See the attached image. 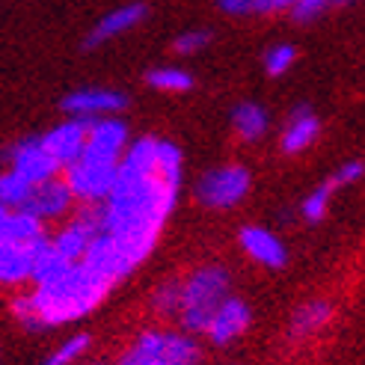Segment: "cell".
Returning <instances> with one entry per match:
<instances>
[{
    "mask_svg": "<svg viewBox=\"0 0 365 365\" xmlns=\"http://www.w3.org/2000/svg\"><path fill=\"white\" fill-rule=\"evenodd\" d=\"M267 125H270V116L262 104L255 101H241L238 107L232 110V128L244 143H255L267 134Z\"/></svg>",
    "mask_w": 365,
    "mask_h": 365,
    "instance_id": "cell-19",
    "label": "cell"
},
{
    "mask_svg": "<svg viewBox=\"0 0 365 365\" xmlns=\"http://www.w3.org/2000/svg\"><path fill=\"white\" fill-rule=\"evenodd\" d=\"M362 175H365V163L362 160H348L327 178V185H330L333 190H339V187H348V185H354V181H359Z\"/></svg>",
    "mask_w": 365,
    "mask_h": 365,
    "instance_id": "cell-29",
    "label": "cell"
},
{
    "mask_svg": "<svg viewBox=\"0 0 365 365\" xmlns=\"http://www.w3.org/2000/svg\"><path fill=\"white\" fill-rule=\"evenodd\" d=\"M110 282L83 262H71L60 277H53L42 285H33L30 291V306H33V321L36 333L48 330V327L71 324L78 318H86L93 309L104 303L110 294Z\"/></svg>",
    "mask_w": 365,
    "mask_h": 365,
    "instance_id": "cell-2",
    "label": "cell"
},
{
    "mask_svg": "<svg viewBox=\"0 0 365 365\" xmlns=\"http://www.w3.org/2000/svg\"><path fill=\"white\" fill-rule=\"evenodd\" d=\"M89 122H93V119H71L68 116L57 128H51L48 134H42L45 152L60 163V170L71 167V163L81 158L83 145H86V134H89Z\"/></svg>",
    "mask_w": 365,
    "mask_h": 365,
    "instance_id": "cell-12",
    "label": "cell"
},
{
    "mask_svg": "<svg viewBox=\"0 0 365 365\" xmlns=\"http://www.w3.org/2000/svg\"><path fill=\"white\" fill-rule=\"evenodd\" d=\"M333 321V306L330 300H306L294 309V315L288 321V336L294 341H303V339H312L318 336L327 324Z\"/></svg>",
    "mask_w": 365,
    "mask_h": 365,
    "instance_id": "cell-18",
    "label": "cell"
},
{
    "mask_svg": "<svg viewBox=\"0 0 365 365\" xmlns=\"http://www.w3.org/2000/svg\"><path fill=\"white\" fill-rule=\"evenodd\" d=\"M333 193H336V190H333L330 185H327V181H324V185H318L312 193H309V196L303 199L300 214L306 217L309 223H321L324 217H327V208H330V196H333Z\"/></svg>",
    "mask_w": 365,
    "mask_h": 365,
    "instance_id": "cell-25",
    "label": "cell"
},
{
    "mask_svg": "<svg viewBox=\"0 0 365 365\" xmlns=\"http://www.w3.org/2000/svg\"><path fill=\"white\" fill-rule=\"evenodd\" d=\"M318 134H321V122H318V116L309 110L306 104H300V107H294V110H291V116H288V122H285V131H282L279 145H282V152H285V155H300V152H306L309 145L318 140Z\"/></svg>",
    "mask_w": 365,
    "mask_h": 365,
    "instance_id": "cell-17",
    "label": "cell"
},
{
    "mask_svg": "<svg viewBox=\"0 0 365 365\" xmlns=\"http://www.w3.org/2000/svg\"><path fill=\"white\" fill-rule=\"evenodd\" d=\"M252 4L255 0H217V6L229 15H247V12H252Z\"/></svg>",
    "mask_w": 365,
    "mask_h": 365,
    "instance_id": "cell-31",
    "label": "cell"
},
{
    "mask_svg": "<svg viewBox=\"0 0 365 365\" xmlns=\"http://www.w3.org/2000/svg\"><path fill=\"white\" fill-rule=\"evenodd\" d=\"M238 244H241V250L250 255V259H252V262H259L262 267L279 270V267H285V262H288V250H285V244H282L270 229H262V226H244L241 235H238Z\"/></svg>",
    "mask_w": 365,
    "mask_h": 365,
    "instance_id": "cell-15",
    "label": "cell"
},
{
    "mask_svg": "<svg viewBox=\"0 0 365 365\" xmlns=\"http://www.w3.org/2000/svg\"><path fill=\"white\" fill-rule=\"evenodd\" d=\"M116 170H119V163L81 155L71 167H66V185H68L71 196H75V202H81V205L104 202L116 181Z\"/></svg>",
    "mask_w": 365,
    "mask_h": 365,
    "instance_id": "cell-6",
    "label": "cell"
},
{
    "mask_svg": "<svg viewBox=\"0 0 365 365\" xmlns=\"http://www.w3.org/2000/svg\"><path fill=\"white\" fill-rule=\"evenodd\" d=\"M48 238L36 241V244H12L0 238V285H21L30 282V270H33V259L39 247Z\"/></svg>",
    "mask_w": 365,
    "mask_h": 365,
    "instance_id": "cell-16",
    "label": "cell"
},
{
    "mask_svg": "<svg viewBox=\"0 0 365 365\" xmlns=\"http://www.w3.org/2000/svg\"><path fill=\"white\" fill-rule=\"evenodd\" d=\"M145 15H149V6L145 4H125V6H119L113 12H107L101 21H96V27L86 33L83 51H96V48L107 45L110 39H116V36L134 30L137 24L145 21Z\"/></svg>",
    "mask_w": 365,
    "mask_h": 365,
    "instance_id": "cell-14",
    "label": "cell"
},
{
    "mask_svg": "<svg viewBox=\"0 0 365 365\" xmlns=\"http://www.w3.org/2000/svg\"><path fill=\"white\" fill-rule=\"evenodd\" d=\"M89 365H107V362H89Z\"/></svg>",
    "mask_w": 365,
    "mask_h": 365,
    "instance_id": "cell-34",
    "label": "cell"
},
{
    "mask_svg": "<svg viewBox=\"0 0 365 365\" xmlns=\"http://www.w3.org/2000/svg\"><path fill=\"white\" fill-rule=\"evenodd\" d=\"M297 0H255L252 4V12H262V15H273V12H285L291 9Z\"/></svg>",
    "mask_w": 365,
    "mask_h": 365,
    "instance_id": "cell-30",
    "label": "cell"
},
{
    "mask_svg": "<svg viewBox=\"0 0 365 365\" xmlns=\"http://www.w3.org/2000/svg\"><path fill=\"white\" fill-rule=\"evenodd\" d=\"M0 238L12 241V244H36L48 238V229L42 220H36L27 211H9V217L0 226Z\"/></svg>",
    "mask_w": 365,
    "mask_h": 365,
    "instance_id": "cell-20",
    "label": "cell"
},
{
    "mask_svg": "<svg viewBox=\"0 0 365 365\" xmlns=\"http://www.w3.org/2000/svg\"><path fill=\"white\" fill-rule=\"evenodd\" d=\"M71 208H75V196H71L66 178L57 175V178L42 181V185H33L24 208H18V211H27V214L36 217V220L51 223V220H60V217H66Z\"/></svg>",
    "mask_w": 365,
    "mask_h": 365,
    "instance_id": "cell-10",
    "label": "cell"
},
{
    "mask_svg": "<svg viewBox=\"0 0 365 365\" xmlns=\"http://www.w3.org/2000/svg\"><path fill=\"white\" fill-rule=\"evenodd\" d=\"M6 217H9V208H6V205H0V226H4Z\"/></svg>",
    "mask_w": 365,
    "mask_h": 365,
    "instance_id": "cell-32",
    "label": "cell"
},
{
    "mask_svg": "<svg viewBox=\"0 0 365 365\" xmlns=\"http://www.w3.org/2000/svg\"><path fill=\"white\" fill-rule=\"evenodd\" d=\"M128 149V125L116 116H101L89 122V134H86V145L81 155L98 158V160H110L119 163L122 155Z\"/></svg>",
    "mask_w": 365,
    "mask_h": 365,
    "instance_id": "cell-11",
    "label": "cell"
},
{
    "mask_svg": "<svg viewBox=\"0 0 365 365\" xmlns=\"http://www.w3.org/2000/svg\"><path fill=\"white\" fill-rule=\"evenodd\" d=\"M294 60H297L294 45L279 42V45L267 48V53H264V71H267L270 78H279V75H285L291 66H294Z\"/></svg>",
    "mask_w": 365,
    "mask_h": 365,
    "instance_id": "cell-26",
    "label": "cell"
},
{
    "mask_svg": "<svg viewBox=\"0 0 365 365\" xmlns=\"http://www.w3.org/2000/svg\"><path fill=\"white\" fill-rule=\"evenodd\" d=\"M63 110L71 119H101V116H116L128 107V96L119 89H104V86H83L75 89L63 98Z\"/></svg>",
    "mask_w": 365,
    "mask_h": 365,
    "instance_id": "cell-9",
    "label": "cell"
},
{
    "mask_svg": "<svg viewBox=\"0 0 365 365\" xmlns=\"http://www.w3.org/2000/svg\"><path fill=\"white\" fill-rule=\"evenodd\" d=\"M101 223H104V214H101V202H86L78 208V214L53 235L51 247L57 250L63 259L68 262H81L83 252L89 250L98 235H101Z\"/></svg>",
    "mask_w": 365,
    "mask_h": 365,
    "instance_id": "cell-7",
    "label": "cell"
},
{
    "mask_svg": "<svg viewBox=\"0 0 365 365\" xmlns=\"http://www.w3.org/2000/svg\"><path fill=\"white\" fill-rule=\"evenodd\" d=\"M229 294H232V277L220 264H202L187 279H181L178 321L185 327V333L190 336L205 333L214 312L223 306Z\"/></svg>",
    "mask_w": 365,
    "mask_h": 365,
    "instance_id": "cell-3",
    "label": "cell"
},
{
    "mask_svg": "<svg viewBox=\"0 0 365 365\" xmlns=\"http://www.w3.org/2000/svg\"><path fill=\"white\" fill-rule=\"evenodd\" d=\"M208 42H211V33L208 30H187V33H181L178 39L173 42V51L181 53V57H190V53L202 51Z\"/></svg>",
    "mask_w": 365,
    "mask_h": 365,
    "instance_id": "cell-27",
    "label": "cell"
},
{
    "mask_svg": "<svg viewBox=\"0 0 365 365\" xmlns=\"http://www.w3.org/2000/svg\"><path fill=\"white\" fill-rule=\"evenodd\" d=\"M252 187V173L241 163H226V167H214L193 185V199L199 205L211 211L235 208L244 202Z\"/></svg>",
    "mask_w": 365,
    "mask_h": 365,
    "instance_id": "cell-5",
    "label": "cell"
},
{
    "mask_svg": "<svg viewBox=\"0 0 365 365\" xmlns=\"http://www.w3.org/2000/svg\"><path fill=\"white\" fill-rule=\"evenodd\" d=\"M181 181L158 170V137H140L125 149L116 181L101 202V232L125 244L140 262L158 247V238L175 211Z\"/></svg>",
    "mask_w": 365,
    "mask_h": 365,
    "instance_id": "cell-1",
    "label": "cell"
},
{
    "mask_svg": "<svg viewBox=\"0 0 365 365\" xmlns=\"http://www.w3.org/2000/svg\"><path fill=\"white\" fill-rule=\"evenodd\" d=\"M178 303H181V279H163L152 291V309L160 318H178Z\"/></svg>",
    "mask_w": 365,
    "mask_h": 365,
    "instance_id": "cell-23",
    "label": "cell"
},
{
    "mask_svg": "<svg viewBox=\"0 0 365 365\" xmlns=\"http://www.w3.org/2000/svg\"><path fill=\"white\" fill-rule=\"evenodd\" d=\"M0 163L6 170H15L18 175H24L30 185H42V181L60 175V163L45 152L42 137H24L6 145V149H0Z\"/></svg>",
    "mask_w": 365,
    "mask_h": 365,
    "instance_id": "cell-8",
    "label": "cell"
},
{
    "mask_svg": "<svg viewBox=\"0 0 365 365\" xmlns=\"http://www.w3.org/2000/svg\"><path fill=\"white\" fill-rule=\"evenodd\" d=\"M327 9H333L330 0H297V4L291 6V15H294V21L309 24V21H318Z\"/></svg>",
    "mask_w": 365,
    "mask_h": 365,
    "instance_id": "cell-28",
    "label": "cell"
},
{
    "mask_svg": "<svg viewBox=\"0 0 365 365\" xmlns=\"http://www.w3.org/2000/svg\"><path fill=\"white\" fill-rule=\"evenodd\" d=\"M89 333H78V336H71V339H66L57 351H51L45 359H42V365H75L83 354H86V348H89Z\"/></svg>",
    "mask_w": 365,
    "mask_h": 365,
    "instance_id": "cell-24",
    "label": "cell"
},
{
    "mask_svg": "<svg viewBox=\"0 0 365 365\" xmlns=\"http://www.w3.org/2000/svg\"><path fill=\"white\" fill-rule=\"evenodd\" d=\"M116 365H202V348L190 333L143 330L119 354Z\"/></svg>",
    "mask_w": 365,
    "mask_h": 365,
    "instance_id": "cell-4",
    "label": "cell"
},
{
    "mask_svg": "<svg viewBox=\"0 0 365 365\" xmlns=\"http://www.w3.org/2000/svg\"><path fill=\"white\" fill-rule=\"evenodd\" d=\"M333 6H348V4H354V0H330Z\"/></svg>",
    "mask_w": 365,
    "mask_h": 365,
    "instance_id": "cell-33",
    "label": "cell"
},
{
    "mask_svg": "<svg viewBox=\"0 0 365 365\" xmlns=\"http://www.w3.org/2000/svg\"><path fill=\"white\" fill-rule=\"evenodd\" d=\"M250 318H252L250 306H247L241 297H232V294H229V297L223 300V306L214 312L205 336H208L211 344H217V348H226V344H232L235 339H241V336L247 333Z\"/></svg>",
    "mask_w": 365,
    "mask_h": 365,
    "instance_id": "cell-13",
    "label": "cell"
},
{
    "mask_svg": "<svg viewBox=\"0 0 365 365\" xmlns=\"http://www.w3.org/2000/svg\"><path fill=\"white\" fill-rule=\"evenodd\" d=\"M145 83L158 93H187V89H193V75L175 66H158L145 71Z\"/></svg>",
    "mask_w": 365,
    "mask_h": 365,
    "instance_id": "cell-21",
    "label": "cell"
},
{
    "mask_svg": "<svg viewBox=\"0 0 365 365\" xmlns=\"http://www.w3.org/2000/svg\"><path fill=\"white\" fill-rule=\"evenodd\" d=\"M30 190H33V185H30L24 175H18L15 170H4V173H0V205H6L9 211L24 208Z\"/></svg>",
    "mask_w": 365,
    "mask_h": 365,
    "instance_id": "cell-22",
    "label": "cell"
}]
</instances>
